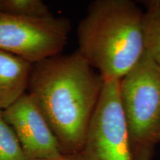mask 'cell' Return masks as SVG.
Masks as SVG:
<instances>
[{
    "label": "cell",
    "mask_w": 160,
    "mask_h": 160,
    "mask_svg": "<svg viewBox=\"0 0 160 160\" xmlns=\"http://www.w3.org/2000/svg\"><path fill=\"white\" fill-rule=\"evenodd\" d=\"M104 82L78 50L32 65L27 93L42 113L63 155L79 154L82 150Z\"/></svg>",
    "instance_id": "6da1fadb"
},
{
    "label": "cell",
    "mask_w": 160,
    "mask_h": 160,
    "mask_svg": "<svg viewBox=\"0 0 160 160\" xmlns=\"http://www.w3.org/2000/svg\"><path fill=\"white\" fill-rule=\"evenodd\" d=\"M142 19L131 0L90 3L78 26V51L104 80H121L142 57Z\"/></svg>",
    "instance_id": "7a4b0ae2"
},
{
    "label": "cell",
    "mask_w": 160,
    "mask_h": 160,
    "mask_svg": "<svg viewBox=\"0 0 160 160\" xmlns=\"http://www.w3.org/2000/svg\"><path fill=\"white\" fill-rule=\"evenodd\" d=\"M119 95L132 160H152L160 131V67L145 51L119 80Z\"/></svg>",
    "instance_id": "3957f363"
},
{
    "label": "cell",
    "mask_w": 160,
    "mask_h": 160,
    "mask_svg": "<svg viewBox=\"0 0 160 160\" xmlns=\"http://www.w3.org/2000/svg\"><path fill=\"white\" fill-rule=\"evenodd\" d=\"M71 28L68 19L53 14L30 18L0 11V50L34 64L60 54Z\"/></svg>",
    "instance_id": "277c9868"
},
{
    "label": "cell",
    "mask_w": 160,
    "mask_h": 160,
    "mask_svg": "<svg viewBox=\"0 0 160 160\" xmlns=\"http://www.w3.org/2000/svg\"><path fill=\"white\" fill-rule=\"evenodd\" d=\"M79 154L82 160H132L118 80H105Z\"/></svg>",
    "instance_id": "5b68a950"
},
{
    "label": "cell",
    "mask_w": 160,
    "mask_h": 160,
    "mask_svg": "<svg viewBox=\"0 0 160 160\" xmlns=\"http://www.w3.org/2000/svg\"><path fill=\"white\" fill-rule=\"evenodd\" d=\"M3 117L28 160L54 159L64 156L42 113L28 93L3 111Z\"/></svg>",
    "instance_id": "8992f818"
},
{
    "label": "cell",
    "mask_w": 160,
    "mask_h": 160,
    "mask_svg": "<svg viewBox=\"0 0 160 160\" xmlns=\"http://www.w3.org/2000/svg\"><path fill=\"white\" fill-rule=\"evenodd\" d=\"M33 64L0 50V111L27 93Z\"/></svg>",
    "instance_id": "52a82bcc"
},
{
    "label": "cell",
    "mask_w": 160,
    "mask_h": 160,
    "mask_svg": "<svg viewBox=\"0 0 160 160\" xmlns=\"http://www.w3.org/2000/svg\"><path fill=\"white\" fill-rule=\"evenodd\" d=\"M142 28L145 51L160 67V0L144 2Z\"/></svg>",
    "instance_id": "ba28073f"
},
{
    "label": "cell",
    "mask_w": 160,
    "mask_h": 160,
    "mask_svg": "<svg viewBox=\"0 0 160 160\" xmlns=\"http://www.w3.org/2000/svg\"><path fill=\"white\" fill-rule=\"evenodd\" d=\"M0 11L30 18H43L52 14L42 0H0Z\"/></svg>",
    "instance_id": "9c48e42d"
},
{
    "label": "cell",
    "mask_w": 160,
    "mask_h": 160,
    "mask_svg": "<svg viewBox=\"0 0 160 160\" xmlns=\"http://www.w3.org/2000/svg\"><path fill=\"white\" fill-rule=\"evenodd\" d=\"M0 160H28L19 139L0 111Z\"/></svg>",
    "instance_id": "30bf717a"
},
{
    "label": "cell",
    "mask_w": 160,
    "mask_h": 160,
    "mask_svg": "<svg viewBox=\"0 0 160 160\" xmlns=\"http://www.w3.org/2000/svg\"><path fill=\"white\" fill-rule=\"evenodd\" d=\"M48 160H82L81 156L79 154L75 155H64L62 157L54 159H48Z\"/></svg>",
    "instance_id": "8fae6325"
},
{
    "label": "cell",
    "mask_w": 160,
    "mask_h": 160,
    "mask_svg": "<svg viewBox=\"0 0 160 160\" xmlns=\"http://www.w3.org/2000/svg\"><path fill=\"white\" fill-rule=\"evenodd\" d=\"M157 142L160 143V131L159 132V134H158V137H157Z\"/></svg>",
    "instance_id": "7c38bea8"
}]
</instances>
